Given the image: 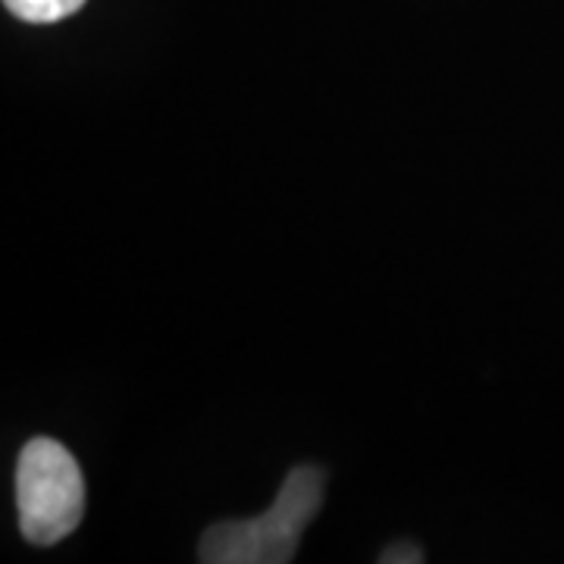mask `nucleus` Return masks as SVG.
<instances>
[{"mask_svg": "<svg viewBox=\"0 0 564 564\" xmlns=\"http://www.w3.org/2000/svg\"><path fill=\"white\" fill-rule=\"evenodd\" d=\"M326 492V474L314 464L295 467L282 480L267 514L248 521L207 527L198 545L204 564H285L295 558L304 527L317 518Z\"/></svg>", "mask_w": 564, "mask_h": 564, "instance_id": "obj_1", "label": "nucleus"}, {"mask_svg": "<svg viewBox=\"0 0 564 564\" xmlns=\"http://www.w3.org/2000/svg\"><path fill=\"white\" fill-rule=\"evenodd\" d=\"M20 530L32 545L66 540L85 514V480L69 448L54 440H32L17 464Z\"/></svg>", "mask_w": 564, "mask_h": 564, "instance_id": "obj_2", "label": "nucleus"}, {"mask_svg": "<svg viewBox=\"0 0 564 564\" xmlns=\"http://www.w3.org/2000/svg\"><path fill=\"white\" fill-rule=\"evenodd\" d=\"M3 7L22 22L32 25H47L73 17L76 10L85 7V0H3Z\"/></svg>", "mask_w": 564, "mask_h": 564, "instance_id": "obj_3", "label": "nucleus"}, {"mask_svg": "<svg viewBox=\"0 0 564 564\" xmlns=\"http://www.w3.org/2000/svg\"><path fill=\"white\" fill-rule=\"evenodd\" d=\"M380 562L386 564H421L423 562V555H421V549L417 545H389L383 552V558Z\"/></svg>", "mask_w": 564, "mask_h": 564, "instance_id": "obj_4", "label": "nucleus"}]
</instances>
